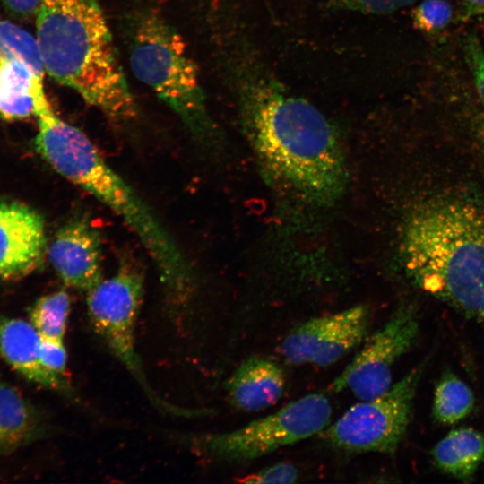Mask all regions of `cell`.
I'll return each instance as SVG.
<instances>
[{
    "label": "cell",
    "instance_id": "6da1fadb",
    "mask_svg": "<svg viewBox=\"0 0 484 484\" xmlns=\"http://www.w3.org/2000/svg\"><path fill=\"white\" fill-rule=\"evenodd\" d=\"M229 54L228 76L240 124L264 172L305 200L338 197L348 171L333 124L276 76L246 35L235 39Z\"/></svg>",
    "mask_w": 484,
    "mask_h": 484
},
{
    "label": "cell",
    "instance_id": "7a4b0ae2",
    "mask_svg": "<svg viewBox=\"0 0 484 484\" xmlns=\"http://www.w3.org/2000/svg\"><path fill=\"white\" fill-rule=\"evenodd\" d=\"M401 254L413 285L484 333V211L437 198L416 206L402 229Z\"/></svg>",
    "mask_w": 484,
    "mask_h": 484
},
{
    "label": "cell",
    "instance_id": "3957f363",
    "mask_svg": "<svg viewBox=\"0 0 484 484\" xmlns=\"http://www.w3.org/2000/svg\"><path fill=\"white\" fill-rule=\"evenodd\" d=\"M35 147L63 177L90 193L119 216L154 263L173 302H185L193 288L191 269L173 238L139 195L109 167L80 129L59 118L47 98L35 104Z\"/></svg>",
    "mask_w": 484,
    "mask_h": 484
},
{
    "label": "cell",
    "instance_id": "277c9868",
    "mask_svg": "<svg viewBox=\"0 0 484 484\" xmlns=\"http://www.w3.org/2000/svg\"><path fill=\"white\" fill-rule=\"evenodd\" d=\"M35 39L45 72L107 117L137 114L113 39L96 0H40Z\"/></svg>",
    "mask_w": 484,
    "mask_h": 484
},
{
    "label": "cell",
    "instance_id": "5b68a950",
    "mask_svg": "<svg viewBox=\"0 0 484 484\" xmlns=\"http://www.w3.org/2000/svg\"><path fill=\"white\" fill-rule=\"evenodd\" d=\"M130 65L139 81L151 88L199 137L213 134L198 68L181 36L160 16L147 13L133 25Z\"/></svg>",
    "mask_w": 484,
    "mask_h": 484
},
{
    "label": "cell",
    "instance_id": "8992f818",
    "mask_svg": "<svg viewBox=\"0 0 484 484\" xmlns=\"http://www.w3.org/2000/svg\"><path fill=\"white\" fill-rule=\"evenodd\" d=\"M331 417L328 397L309 393L237 429L199 436L195 444L214 459L246 462L320 434Z\"/></svg>",
    "mask_w": 484,
    "mask_h": 484
},
{
    "label": "cell",
    "instance_id": "52a82bcc",
    "mask_svg": "<svg viewBox=\"0 0 484 484\" xmlns=\"http://www.w3.org/2000/svg\"><path fill=\"white\" fill-rule=\"evenodd\" d=\"M427 363L417 364L383 394L350 407L320 433L322 439L346 453L394 454L409 428Z\"/></svg>",
    "mask_w": 484,
    "mask_h": 484
},
{
    "label": "cell",
    "instance_id": "ba28073f",
    "mask_svg": "<svg viewBox=\"0 0 484 484\" xmlns=\"http://www.w3.org/2000/svg\"><path fill=\"white\" fill-rule=\"evenodd\" d=\"M143 295V279L129 265L87 291V308L96 333L161 409L186 414L160 401L150 388L135 350L134 327Z\"/></svg>",
    "mask_w": 484,
    "mask_h": 484
},
{
    "label": "cell",
    "instance_id": "9c48e42d",
    "mask_svg": "<svg viewBox=\"0 0 484 484\" xmlns=\"http://www.w3.org/2000/svg\"><path fill=\"white\" fill-rule=\"evenodd\" d=\"M418 307L400 305L388 320L365 339L362 349L332 382L329 390H349L359 401L376 398L393 385V369L419 336Z\"/></svg>",
    "mask_w": 484,
    "mask_h": 484
},
{
    "label": "cell",
    "instance_id": "30bf717a",
    "mask_svg": "<svg viewBox=\"0 0 484 484\" xmlns=\"http://www.w3.org/2000/svg\"><path fill=\"white\" fill-rule=\"evenodd\" d=\"M45 246L42 216L22 203L0 199V279L19 280L34 272Z\"/></svg>",
    "mask_w": 484,
    "mask_h": 484
},
{
    "label": "cell",
    "instance_id": "8fae6325",
    "mask_svg": "<svg viewBox=\"0 0 484 484\" xmlns=\"http://www.w3.org/2000/svg\"><path fill=\"white\" fill-rule=\"evenodd\" d=\"M48 256L68 287L87 292L102 281L100 235L83 219L73 220L56 232Z\"/></svg>",
    "mask_w": 484,
    "mask_h": 484
},
{
    "label": "cell",
    "instance_id": "7c38bea8",
    "mask_svg": "<svg viewBox=\"0 0 484 484\" xmlns=\"http://www.w3.org/2000/svg\"><path fill=\"white\" fill-rule=\"evenodd\" d=\"M285 386L282 367L265 356H252L244 360L226 383L230 403L247 412L264 411L277 403Z\"/></svg>",
    "mask_w": 484,
    "mask_h": 484
},
{
    "label": "cell",
    "instance_id": "4fadbf2b",
    "mask_svg": "<svg viewBox=\"0 0 484 484\" xmlns=\"http://www.w3.org/2000/svg\"><path fill=\"white\" fill-rule=\"evenodd\" d=\"M41 336L31 323L0 315V355L28 380L53 390L70 393L63 376L49 371L40 359Z\"/></svg>",
    "mask_w": 484,
    "mask_h": 484
},
{
    "label": "cell",
    "instance_id": "5bb4252c",
    "mask_svg": "<svg viewBox=\"0 0 484 484\" xmlns=\"http://www.w3.org/2000/svg\"><path fill=\"white\" fill-rule=\"evenodd\" d=\"M45 94L43 77L23 60L0 54V118L18 121L35 115V100Z\"/></svg>",
    "mask_w": 484,
    "mask_h": 484
},
{
    "label": "cell",
    "instance_id": "9a60e30c",
    "mask_svg": "<svg viewBox=\"0 0 484 484\" xmlns=\"http://www.w3.org/2000/svg\"><path fill=\"white\" fill-rule=\"evenodd\" d=\"M430 456L442 473L469 483L484 463V433L470 427L454 428L434 445Z\"/></svg>",
    "mask_w": 484,
    "mask_h": 484
},
{
    "label": "cell",
    "instance_id": "2e32d148",
    "mask_svg": "<svg viewBox=\"0 0 484 484\" xmlns=\"http://www.w3.org/2000/svg\"><path fill=\"white\" fill-rule=\"evenodd\" d=\"M369 322L370 310L365 305L337 312L335 323L311 364L324 367L346 356L367 337Z\"/></svg>",
    "mask_w": 484,
    "mask_h": 484
},
{
    "label": "cell",
    "instance_id": "e0dca14e",
    "mask_svg": "<svg viewBox=\"0 0 484 484\" xmlns=\"http://www.w3.org/2000/svg\"><path fill=\"white\" fill-rule=\"evenodd\" d=\"M38 419L30 404L19 391L0 383V454H6L30 441Z\"/></svg>",
    "mask_w": 484,
    "mask_h": 484
},
{
    "label": "cell",
    "instance_id": "ac0fdd59",
    "mask_svg": "<svg viewBox=\"0 0 484 484\" xmlns=\"http://www.w3.org/2000/svg\"><path fill=\"white\" fill-rule=\"evenodd\" d=\"M475 396L469 385L450 369L445 370L434 390L432 418L437 424L451 426L474 410Z\"/></svg>",
    "mask_w": 484,
    "mask_h": 484
},
{
    "label": "cell",
    "instance_id": "d6986e66",
    "mask_svg": "<svg viewBox=\"0 0 484 484\" xmlns=\"http://www.w3.org/2000/svg\"><path fill=\"white\" fill-rule=\"evenodd\" d=\"M70 297L63 290L40 297L30 311V323L42 338L63 341L68 315Z\"/></svg>",
    "mask_w": 484,
    "mask_h": 484
},
{
    "label": "cell",
    "instance_id": "ffe728a7",
    "mask_svg": "<svg viewBox=\"0 0 484 484\" xmlns=\"http://www.w3.org/2000/svg\"><path fill=\"white\" fill-rule=\"evenodd\" d=\"M0 54L23 60L39 76L45 70L35 37L0 17Z\"/></svg>",
    "mask_w": 484,
    "mask_h": 484
},
{
    "label": "cell",
    "instance_id": "44dd1931",
    "mask_svg": "<svg viewBox=\"0 0 484 484\" xmlns=\"http://www.w3.org/2000/svg\"><path fill=\"white\" fill-rule=\"evenodd\" d=\"M453 9L446 0H422L412 11L413 25L422 32L443 30L451 22Z\"/></svg>",
    "mask_w": 484,
    "mask_h": 484
},
{
    "label": "cell",
    "instance_id": "7402d4cb",
    "mask_svg": "<svg viewBox=\"0 0 484 484\" xmlns=\"http://www.w3.org/2000/svg\"><path fill=\"white\" fill-rule=\"evenodd\" d=\"M327 9L363 14L383 15L409 6L419 0H322Z\"/></svg>",
    "mask_w": 484,
    "mask_h": 484
},
{
    "label": "cell",
    "instance_id": "603a6c76",
    "mask_svg": "<svg viewBox=\"0 0 484 484\" xmlns=\"http://www.w3.org/2000/svg\"><path fill=\"white\" fill-rule=\"evenodd\" d=\"M299 472L297 467L290 462H278L241 479L242 483H293L298 479Z\"/></svg>",
    "mask_w": 484,
    "mask_h": 484
},
{
    "label": "cell",
    "instance_id": "cb8c5ba5",
    "mask_svg": "<svg viewBox=\"0 0 484 484\" xmlns=\"http://www.w3.org/2000/svg\"><path fill=\"white\" fill-rule=\"evenodd\" d=\"M464 53L477 92L484 107V48L476 36H467L464 40Z\"/></svg>",
    "mask_w": 484,
    "mask_h": 484
},
{
    "label": "cell",
    "instance_id": "d4e9b609",
    "mask_svg": "<svg viewBox=\"0 0 484 484\" xmlns=\"http://www.w3.org/2000/svg\"><path fill=\"white\" fill-rule=\"evenodd\" d=\"M40 359L46 368L63 376L66 370L67 363V353L63 341L41 337Z\"/></svg>",
    "mask_w": 484,
    "mask_h": 484
},
{
    "label": "cell",
    "instance_id": "484cf974",
    "mask_svg": "<svg viewBox=\"0 0 484 484\" xmlns=\"http://www.w3.org/2000/svg\"><path fill=\"white\" fill-rule=\"evenodd\" d=\"M13 14L29 17L36 14L40 0H0Z\"/></svg>",
    "mask_w": 484,
    "mask_h": 484
},
{
    "label": "cell",
    "instance_id": "4316f807",
    "mask_svg": "<svg viewBox=\"0 0 484 484\" xmlns=\"http://www.w3.org/2000/svg\"><path fill=\"white\" fill-rule=\"evenodd\" d=\"M459 18L462 21L484 18V0H462Z\"/></svg>",
    "mask_w": 484,
    "mask_h": 484
}]
</instances>
